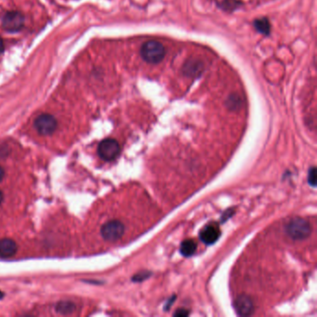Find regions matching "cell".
<instances>
[{"label": "cell", "instance_id": "20", "mask_svg": "<svg viewBox=\"0 0 317 317\" xmlns=\"http://www.w3.org/2000/svg\"><path fill=\"white\" fill-rule=\"evenodd\" d=\"M2 201H3V193L0 191V204L2 203Z\"/></svg>", "mask_w": 317, "mask_h": 317}, {"label": "cell", "instance_id": "12", "mask_svg": "<svg viewBox=\"0 0 317 317\" xmlns=\"http://www.w3.org/2000/svg\"><path fill=\"white\" fill-rule=\"evenodd\" d=\"M56 311L61 314H71L76 311V305L72 301H60L56 305Z\"/></svg>", "mask_w": 317, "mask_h": 317}, {"label": "cell", "instance_id": "11", "mask_svg": "<svg viewBox=\"0 0 317 317\" xmlns=\"http://www.w3.org/2000/svg\"><path fill=\"white\" fill-rule=\"evenodd\" d=\"M196 243L193 239L184 240L181 245V253L185 257L192 256L196 251Z\"/></svg>", "mask_w": 317, "mask_h": 317}, {"label": "cell", "instance_id": "13", "mask_svg": "<svg viewBox=\"0 0 317 317\" xmlns=\"http://www.w3.org/2000/svg\"><path fill=\"white\" fill-rule=\"evenodd\" d=\"M254 27L256 28L259 33H263V34H269L271 32V24L268 21L267 18H261V19L255 20Z\"/></svg>", "mask_w": 317, "mask_h": 317}, {"label": "cell", "instance_id": "14", "mask_svg": "<svg viewBox=\"0 0 317 317\" xmlns=\"http://www.w3.org/2000/svg\"><path fill=\"white\" fill-rule=\"evenodd\" d=\"M227 107H229L231 110H236L237 108H239L241 106V100H240L239 97L233 95V96H230L227 100V103H226Z\"/></svg>", "mask_w": 317, "mask_h": 317}, {"label": "cell", "instance_id": "2", "mask_svg": "<svg viewBox=\"0 0 317 317\" xmlns=\"http://www.w3.org/2000/svg\"><path fill=\"white\" fill-rule=\"evenodd\" d=\"M140 55L145 61L156 64L164 59L166 50L160 42L156 40H149L142 46Z\"/></svg>", "mask_w": 317, "mask_h": 317}, {"label": "cell", "instance_id": "4", "mask_svg": "<svg viewBox=\"0 0 317 317\" xmlns=\"http://www.w3.org/2000/svg\"><path fill=\"white\" fill-rule=\"evenodd\" d=\"M99 156L105 161H112L120 153V146L116 139H103L98 147Z\"/></svg>", "mask_w": 317, "mask_h": 317}, {"label": "cell", "instance_id": "21", "mask_svg": "<svg viewBox=\"0 0 317 317\" xmlns=\"http://www.w3.org/2000/svg\"><path fill=\"white\" fill-rule=\"evenodd\" d=\"M3 296H4V293H3V292H1V291H0V300H1V299H2V298H3Z\"/></svg>", "mask_w": 317, "mask_h": 317}, {"label": "cell", "instance_id": "3", "mask_svg": "<svg viewBox=\"0 0 317 317\" xmlns=\"http://www.w3.org/2000/svg\"><path fill=\"white\" fill-rule=\"evenodd\" d=\"M125 232V226L121 222L114 220L104 223L100 229L102 237L108 242H116L122 237Z\"/></svg>", "mask_w": 317, "mask_h": 317}, {"label": "cell", "instance_id": "6", "mask_svg": "<svg viewBox=\"0 0 317 317\" xmlns=\"http://www.w3.org/2000/svg\"><path fill=\"white\" fill-rule=\"evenodd\" d=\"M34 128L41 135H50L55 131L57 120L55 117L49 114H43L36 118Z\"/></svg>", "mask_w": 317, "mask_h": 317}, {"label": "cell", "instance_id": "10", "mask_svg": "<svg viewBox=\"0 0 317 317\" xmlns=\"http://www.w3.org/2000/svg\"><path fill=\"white\" fill-rule=\"evenodd\" d=\"M17 251L16 243L13 240L5 238L0 240V258H10Z\"/></svg>", "mask_w": 317, "mask_h": 317}, {"label": "cell", "instance_id": "1", "mask_svg": "<svg viewBox=\"0 0 317 317\" xmlns=\"http://www.w3.org/2000/svg\"><path fill=\"white\" fill-rule=\"evenodd\" d=\"M285 231L290 238L297 241L306 239L312 233V226L305 220L295 218L290 220L285 226Z\"/></svg>", "mask_w": 317, "mask_h": 317}, {"label": "cell", "instance_id": "16", "mask_svg": "<svg viewBox=\"0 0 317 317\" xmlns=\"http://www.w3.org/2000/svg\"><path fill=\"white\" fill-rule=\"evenodd\" d=\"M150 272H142V273H137L136 275H134L132 280H133L134 282H142L145 279L150 277Z\"/></svg>", "mask_w": 317, "mask_h": 317}, {"label": "cell", "instance_id": "17", "mask_svg": "<svg viewBox=\"0 0 317 317\" xmlns=\"http://www.w3.org/2000/svg\"><path fill=\"white\" fill-rule=\"evenodd\" d=\"M174 315L175 316H187L189 315V312L184 309H179L178 311L174 313Z\"/></svg>", "mask_w": 317, "mask_h": 317}, {"label": "cell", "instance_id": "18", "mask_svg": "<svg viewBox=\"0 0 317 317\" xmlns=\"http://www.w3.org/2000/svg\"><path fill=\"white\" fill-rule=\"evenodd\" d=\"M4 51V42H3V40L0 39V54L2 53Z\"/></svg>", "mask_w": 317, "mask_h": 317}, {"label": "cell", "instance_id": "8", "mask_svg": "<svg viewBox=\"0 0 317 317\" xmlns=\"http://www.w3.org/2000/svg\"><path fill=\"white\" fill-rule=\"evenodd\" d=\"M221 231L219 225L216 223H210L201 230L199 236L202 242H204L206 245H212L219 239Z\"/></svg>", "mask_w": 317, "mask_h": 317}, {"label": "cell", "instance_id": "19", "mask_svg": "<svg viewBox=\"0 0 317 317\" xmlns=\"http://www.w3.org/2000/svg\"><path fill=\"white\" fill-rule=\"evenodd\" d=\"M3 177H4V169L0 167V182L3 180Z\"/></svg>", "mask_w": 317, "mask_h": 317}, {"label": "cell", "instance_id": "5", "mask_svg": "<svg viewBox=\"0 0 317 317\" xmlns=\"http://www.w3.org/2000/svg\"><path fill=\"white\" fill-rule=\"evenodd\" d=\"M24 22V17L21 12L10 11L6 13L2 19V26L7 32H18L22 29Z\"/></svg>", "mask_w": 317, "mask_h": 317}, {"label": "cell", "instance_id": "9", "mask_svg": "<svg viewBox=\"0 0 317 317\" xmlns=\"http://www.w3.org/2000/svg\"><path fill=\"white\" fill-rule=\"evenodd\" d=\"M203 71L204 63L195 59L187 60L183 66V74L188 78H198Z\"/></svg>", "mask_w": 317, "mask_h": 317}, {"label": "cell", "instance_id": "7", "mask_svg": "<svg viewBox=\"0 0 317 317\" xmlns=\"http://www.w3.org/2000/svg\"><path fill=\"white\" fill-rule=\"evenodd\" d=\"M234 308L236 312L241 316H249L254 312L253 301L248 296H239L234 302Z\"/></svg>", "mask_w": 317, "mask_h": 317}, {"label": "cell", "instance_id": "15", "mask_svg": "<svg viewBox=\"0 0 317 317\" xmlns=\"http://www.w3.org/2000/svg\"><path fill=\"white\" fill-rule=\"evenodd\" d=\"M316 168L314 167L310 168L309 176H308V182H309V184L312 185L313 187L316 185Z\"/></svg>", "mask_w": 317, "mask_h": 317}]
</instances>
